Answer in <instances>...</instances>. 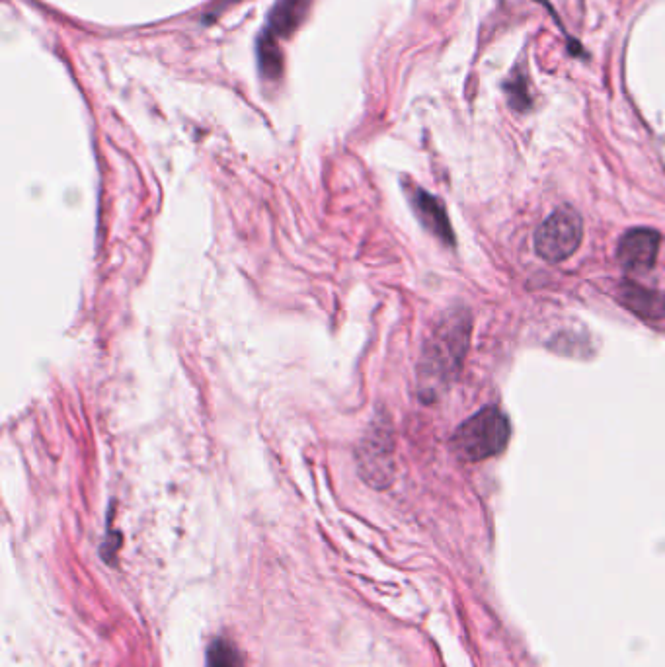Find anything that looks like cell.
<instances>
[{
	"label": "cell",
	"instance_id": "cell-10",
	"mask_svg": "<svg viewBox=\"0 0 665 667\" xmlns=\"http://www.w3.org/2000/svg\"><path fill=\"white\" fill-rule=\"evenodd\" d=\"M205 667H244L240 652L227 638H215L207 648Z\"/></svg>",
	"mask_w": 665,
	"mask_h": 667
},
{
	"label": "cell",
	"instance_id": "cell-9",
	"mask_svg": "<svg viewBox=\"0 0 665 667\" xmlns=\"http://www.w3.org/2000/svg\"><path fill=\"white\" fill-rule=\"evenodd\" d=\"M504 90L508 96V104L511 110L515 112H529L533 106V96L529 90V75L527 71H523V65H517L509 79L504 82Z\"/></svg>",
	"mask_w": 665,
	"mask_h": 667
},
{
	"label": "cell",
	"instance_id": "cell-3",
	"mask_svg": "<svg viewBox=\"0 0 665 667\" xmlns=\"http://www.w3.org/2000/svg\"><path fill=\"white\" fill-rule=\"evenodd\" d=\"M582 238V217L572 207H560L539 227L535 248L543 260L558 264L574 256L582 244Z\"/></svg>",
	"mask_w": 665,
	"mask_h": 667
},
{
	"label": "cell",
	"instance_id": "cell-4",
	"mask_svg": "<svg viewBox=\"0 0 665 667\" xmlns=\"http://www.w3.org/2000/svg\"><path fill=\"white\" fill-rule=\"evenodd\" d=\"M394 439L392 430L379 420L369 428L357 449V467L367 484L373 488H385L394 474Z\"/></svg>",
	"mask_w": 665,
	"mask_h": 667
},
{
	"label": "cell",
	"instance_id": "cell-11",
	"mask_svg": "<svg viewBox=\"0 0 665 667\" xmlns=\"http://www.w3.org/2000/svg\"><path fill=\"white\" fill-rule=\"evenodd\" d=\"M258 61H260V71L268 79H277L281 75L283 63H281V53L272 40V34H264V38L258 41Z\"/></svg>",
	"mask_w": 665,
	"mask_h": 667
},
{
	"label": "cell",
	"instance_id": "cell-1",
	"mask_svg": "<svg viewBox=\"0 0 665 667\" xmlns=\"http://www.w3.org/2000/svg\"><path fill=\"white\" fill-rule=\"evenodd\" d=\"M470 314L463 309L449 311L431 330L418 365V389L424 402L445 393L459 375L469 350Z\"/></svg>",
	"mask_w": 665,
	"mask_h": 667
},
{
	"label": "cell",
	"instance_id": "cell-8",
	"mask_svg": "<svg viewBox=\"0 0 665 667\" xmlns=\"http://www.w3.org/2000/svg\"><path fill=\"white\" fill-rule=\"evenodd\" d=\"M311 0H279L272 10L268 32L275 36H289L305 20Z\"/></svg>",
	"mask_w": 665,
	"mask_h": 667
},
{
	"label": "cell",
	"instance_id": "cell-5",
	"mask_svg": "<svg viewBox=\"0 0 665 667\" xmlns=\"http://www.w3.org/2000/svg\"><path fill=\"white\" fill-rule=\"evenodd\" d=\"M660 242L656 231L634 229L621 238L617 258L628 272H650L658 260Z\"/></svg>",
	"mask_w": 665,
	"mask_h": 667
},
{
	"label": "cell",
	"instance_id": "cell-7",
	"mask_svg": "<svg viewBox=\"0 0 665 667\" xmlns=\"http://www.w3.org/2000/svg\"><path fill=\"white\" fill-rule=\"evenodd\" d=\"M619 297L628 311L644 320H660L665 316V297L656 291H648L636 283L623 281Z\"/></svg>",
	"mask_w": 665,
	"mask_h": 667
},
{
	"label": "cell",
	"instance_id": "cell-2",
	"mask_svg": "<svg viewBox=\"0 0 665 667\" xmlns=\"http://www.w3.org/2000/svg\"><path fill=\"white\" fill-rule=\"evenodd\" d=\"M508 418L498 408H484L463 422L451 437L453 453L465 463H480L508 447Z\"/></svg>",
	"mask_w": 665,
	"mask_h": 667
},
{
	"label": "cell",
	"instance_id": "cell-6",
	"mask_svg": "<svg viewBox=\"0 0 665 667\" xmlns=\"http://www.w3.org/2000/svg\"><path fill=\"white\" fill-rule=\"evenodd\" d=\"M408 199L410 205L418 217V221L424 225L426 231H430L431 235L439 238L443 244L453 246L455 244V233L451 229L447 211L443 207V203L437 197L431 196L426 190L422 188H410L408 190Z\"/></svg>",
	"mask_w": 665,
	"mask_h": 667
}]
</instances>
